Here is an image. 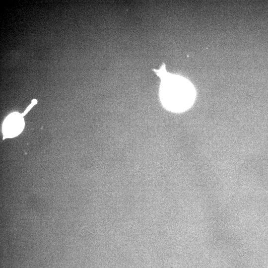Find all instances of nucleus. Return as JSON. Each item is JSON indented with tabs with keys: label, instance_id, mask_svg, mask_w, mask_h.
Segmentation results:
<instances>
[{
	"label": "nucleus",
	"instance_id": "f257e3e1",
	"mask_svg": "<svg viewBox=\"0 0 268 268\" xmlns=\"http://www.w3.org/2000/svg\"><path fill=\"white\" fill-rule=\"evenodd\" d=\"M157 72L161 79L160 97L163 105L174 112L189 109L196 96L195 88L191 82L183 77L169 74L163 67Z\"/></svg>",
	"mask_w": 268,
	"mask_h": 268
},
{
	"label": "nucleus",
	"instance_id": "f03ea898",
	"mask_svg": "<svg viewBox=\"0 0 268 268\" xmlns=\"http://www.w3.org/2000/svg\"><path fill=\"white\" fill-rule=\"evenodd\" d=\"M23 116L22 114L15 112L6 117L2 125L4 137H13L21 133L24 127Z\"/></svg>",
	"mask_w": 268,
	"mask_h": 268
},
{
	"label": "nucleus",
	"instance_id": "7ed1b4c3",
	"mask_svg": "<svg viewBox=\"0 0 268 268\" xmlns=\"http://www.w3.org/2000/svg\"><path fill=\"white\" fill-rule=\"evenodd\" d=\"M37 101L36 99H33L30 105H29V106L27 108V109L25 110V112L22 114L23 116L25 115L30 110V109L37 103Z\"/></svg>",
	"mask_w": 268,
	"mask_h": 268
}]
</instances>
